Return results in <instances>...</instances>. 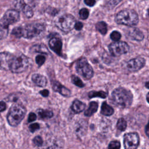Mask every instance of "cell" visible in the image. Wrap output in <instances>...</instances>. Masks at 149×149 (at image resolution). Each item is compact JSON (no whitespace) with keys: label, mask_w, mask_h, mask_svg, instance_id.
Segmentation results:
<instances>
[{"label":"cell","mask_w":149,"mask_h":149,"mask_svg":"<svg viewBox=\"0 0 149 149\" xmlns=\"http://www.w3.org/2000/svg\"><path fill=\"white\" fill-rule=\"evenodd\" d=\"M108 48L112 55L119 56L126 54L129 50V46L124 41H115L109 44Z\"/></svg>","instance_id":"8"},{"label":"cell","mask_w":149,"mask_h":149,"mask_svg":"<svg viewBox=\"0 0 149 149\" xmlns=\"http://www.w3.org/2000/svg\"><path fill=\"white\" fill-rule=\"evenodd\" d=\"M22 11L23 12L24 15L26 17L30 18V17H31L33 15V11L32 8L27 4L24 5Z\"/></svg>","instance_id":"26"},{"label":"cell","mask_w":149,"mask_h":149,"mask_svg":"<svg viewBox=\"0 0 149 149\" xmlns=\"http://www.w3.org/2000/svg\"><path fill=\"white\" fill-rule=\"evenodd\" d=\"M95 28L101 34L104 35L107 31V25L104 22H99L95 25Z\"/></svg>","instance_id":"23"},{"label":"cell","mask_w":149,"mask_h":149,"mask_svg":"<svg viewBox=\"0 0 149 149\" xmlns=\"http://www.w3.org/2000/svg\"><path fill=\"white\" fill-rule=\"evenodd\" d=\"M120 144L119 141H112L108 146V149H120Z\"/></svg>","instance_id":"32"},{"label":"cell","mask_w":149,"mask_h":149,"mask_svg":"<svg viewBox=\"0 0 149 149\" xmlns=\"http://www.w3.org/2000/svg\"><path fill=\"white\" fill-rule=\"evenodd\" d=\"M148 124H147V125L146 126V128H145L146 133L147 136H148Z\"/></svg>","instance_id":"42"},{"label":"cell","mask_w":149,"mask_h":149,"mask_svg":"<svg viewBox=\"0 0 149 149\" xmlns=\"http://www.w3.org/2000/svg\"><path fill=\"white\" fill-rule=\"evenodd\" d=\"M12 35H13L15 37L17 38H20L22 37V26L16 27L14 28L12 31Z\"/></svg>","instance_id":"28"},{"label":"cell","mask_w":149,"mask_h":149,"mask_svg":"<svg viewBox=\"0 0 149 149\" xmlns=\"http://www.w3.org/2000/svg\"><path fill=\"white\" fill-rule=\"evenodd\" d=\"M146 87L148 88V81H146Z\"/></svg>","instance_id":"44"},{"label":"cell","mask_w":149,"mask_h":149,"mask_svg":"<svg viewBox=\"0 0 149 149\" xmlns=\"http://www.w3.org/2000/svg\"><path fill=\"white\" fill-rule=\"evenodd\" d=\"M111 102L116 106L124 108L130 107L133 101V94L130 91L123 88H115L111 94Z\"/></svg>","instance_id":"1"},{"label":"cell","mask_w":149,"mask_h":149,"mask_svg":"<svg viewBox=\"0 0 149 149\" xmlns=\"http://www.w3.org/2000/svg\"><path fill=\"white\" fill-rule=\"evenodd\" d=\"M29 61L28 58L22 54L13 56L10 62L9 70L13 73H22L28 68Z\"/></svg>","instance_id":"4"},{"label":"cell","mask_w":149,"mask_h":149,"mask_svg":"<svg viewBox=\"0 0 149 149\" xmlns=\"http://www.w3.org/2000/svg\"><path fill=\"white\" fill-rule=\"evenodd\" d=\"M45 56L43 55H38L36 57V62L39 67L42 66L45 61Z\"/></svg>","instance_id":"30"},{"label":"cell","mask_w":149,"mask_h":149,"mask_svg":"<svg viewBox=\"0 0 149 149\" xmlns=\"http://www.w3.org/2000/svg\"><path fill=\"white\" fill-rule=\"evenodd\" d=\"M85 108L86 104L78 100H75L73 102L71 106V109H72V111L76 113L81 112L84 111Z\"/></svg>","instance_id":"17"},{"label":"cell","mask_w":149,"mask_h":149,"mask_svg":"<svg viewBox=\"0 0 149 149\" xmlns=\"http://www.w3.org/2000/svg\"><path fill=\"white\" fill-rule=\"evenodd\" d=\"M89 98H93V97H100L102 98H105L107 97L108 94L103 91H91L88 94Z\"/></svg>","instance_id":"24"},{"label":"cell","mask_w":149,"mask_h":149,"mask_svg":"<svg viewBox=\"0 0 149 149\" xmlns=\"http://www.w3.org/2000/svg\"><path fill=\"white\" fill-rule=\"evenodd\" d=\"M75 18L70 14H65L59 17L55 21L56 26L65 33H68L74 28Z\"/></svg>","instance_id":"6"},{"label":"cell","mask_w":149,"mask_h":149,"mask_svg":"<svg viewBox=\"0 0 149 149\" xmlns=\"http://www.w3.org/2000/svg\"><path fill=\"white\" fill-rule=\"evenodd\" d=\"M119 1H120V0H110L108 4L112 8L114 6H115L116 5H117L119 2Z\"/></svg>","instance_id":"39"},{"label":"cell","mask_w":149,"mask_h":149,"mask_svg":"<svg viewBox=\"0 0 149 149\" xmlns=\"http://www.w3.org/2000/svg\"><path fill=\"white\" fill-rule=\"evenodd\" d=\"M31 51L33 52H39L44 54H47L49 53V51L47 47L42 44L33 45L31 48Z\"/></svg>","instance_id":"19"},{"label":"cell","mask_w":149,"mask_h":149,"mask_svg":"<svg viewBox=\"0 0 149 149\" xmlns=\"http://www.w3.org/2000/svg\"><path fill=\"white\" fill-rule=\"evenodd\" d=\"M98 103L95 101H92L89 104V107H88L87 109L84 112V115L86 116H90L93 115L95 112H97L98 109Z\"/></svg>","instance_id":"20"},{"label":"cell","mask_w":149,"mask_h":149,"mask_svg":"<svg viewBox=\"0 0 149 149\" xmlns=\"http://www.w3.org/2000/svg\"><path fill=\"white\" fill-rule=\"evenodd\" d=\"M71 81L74 85H76V86H77L79 87H84V84L82 82L81 79L76 76L73 75L71 77Z\"/></svg>","instance_id":"27"},{"label":"cell","mask_w":149,"mask_h":149,"mask_svg":"<svg viewBox=\"0 0 149 149\" xmlns=\"http://www.w3.org/2000/svg\"><path fill=\"white\" fill-rule=\"evenodd\" d=\"M79 16L81 19H86L89 15V12L87 9L86 8H82L80 10L79 12Z\"/></svg>","instance_id":"29"},{"label":"cell","mask_w":149,"mask_h":149,"mask_svg":"<svg viewBox=\"0 0 149 149\" xmlns=\"http://www.w3.org/2000/svg\"><path fill=\"white\" fill-rule=\"evenodd\" d=\"M110 37L113 41H118L121 37V34L118 31H113L110 34Z\"/></svg>","instance_id":"31"},{"label":"cell","mask_w":149,"mask_h":149,"mask_svg":"<svg viewBox=\"0 0 149 149\" xmlns=\"http://www.w3.org/2000/svg\"><path fill=\"white\" fill-rule=\"evenodd\" d=\"M114 113V110L112 107L108 105L106 102L102 104L101 108V113L105 116H111Z\"/></svg>","instance_id":"18"},{"label":"cell","mask_w":149,"mask_h":149,"mask_svg":"<svg viewBox=\"0 0 149 149\" xmlns=\"http://www.w3.org/2000/svg\"><path fill=\"white\" fill-rule=\"evenodd\" d=\"M94 1H95V2H97V1H98V0H94Z\"/></svg>","instance_id":"45"},{"label":"cell","mask_w":149,"mask_h":149,"mask_svg":"<svg viewBox=\"0 0 149 149\" xmlns=\"http://www.w3.org/2000/svg\"><path fill=\"white\" fill-rule=\"evenodd\" d=\"M45 26L40 23H32L22 26V37L32 38L39 36L45 30Z\"/></svg>","instance_id":"5"},{"label":"cell","mask_w":149,"mask_h":149,"mask_svg":"<svg viewBox=\"0 0 149 149\" xmlns=\"http://www.w3.org/2000/svg\"><path fill=\"white\" fill-rule=\"evenodd\" d=\"M115 21L120 24L134 26L139 22L137 13L132 9H125L120 11L115 17Z\"/></svg>","instance_id":"2"},{"label":"cell","mask_w":149,"mask_h":149,"mask_svg":"<svg viewBox=\"0 0 149 149\" xmlns=\"http://www.w3.org/2000/svg\"><path fill=\"white\" fill-rule=\"evenodd\" d=\"M83 27V24L81 22H76L75 23V25H74V28L76 30H80L82 29Z\"/></svg>","instance_id":"37"},{"label":"cell","mask_w":149,"mask_h":149,"mask_svg":"<svg viewBox=\"0 0 149 149\" xmlns=\"http://www.w3.org/2000/svg\"><path fill=\"white\" fill-rule=\"evenodd\" d=\"M50 48L56 54L62 56V42L61 40L58 37H52L49 41Z\"/></svg>","instance_id":"13"},{"label":"cell","mask_w":149,"mask_h":149,"mask_svg":"<svg viewBox=\"0 0 149 149\" xmlns=\"http://www.w3.org/2000/svg\"><path fill=\"white\" fill-rule=\"evenodd\" d=\"M40 125L38 123H32L29 126V130L31 132L33 133L34 132H36V130H38L40 129Z\"/></svg>","instance_id":"35"},{"label":"cell","mask_w":149,"mask_h":149,"mask_svg":"<svg viewBox=\"0 0 149 149\" xmlns=\"http://www.w3.org/2000/svg\"><path fill=\"white\" fill-rule=\"evenodd\" d=\"M126 127H127V123L126 120L122 118H119L116 123L117 129L120 131H124L126 130Z\"/></svg>","instance_id":"25"},{"label":"cell","mask_w":149,"mask_h":149,"mask_svg":"<svg viewBox=\"0 0 149 149\" xmlns=\"http://www.w3.org/2000/svg\"><path fill=\"white\" fill-rule=\"evenodd\" d=\"M145 62V59L143 58L137 57L129 60L126 64V68L131 72H137L144 66Z\"/></svg>","instance_id":"10"},{"label":"cell","mask_w":149,"mask_h":149,"mask_svg":"<svg viewBox=\"0 0 149 149\" xmlns=\"http://www.w3.org/2000/svg\"><path fill=\"white\" fill-rule=\"evenodd\" d=\"M8 26L0 20V40L5 38L8 33Z\"/></svg>","instance_id":"22"},{"label":"cell","mask_w":149,"mask_h":149,"mask_svg":"<svg viewBox=\"0 0 149 149\" xmlns=\"http://www.w3.org/2000/svg\"><path fill=\"white\" fill-rule=\"evenodd\" d=\"M52 88L55 91L59 93L63 96L68 97L71 95V91L58 81H54L52 83Z\"/></svg>","instance_id":"14"},{"label":"cell","mask_w":149,"mask_h":149,"mask_svg":"<svg viewBox=\"0 0 149 149\" xmlns=\"http://www.w3.org/2000/svg\"><path fill=\"white\" fill-rule=\"evenodd\" d=\"M19 19L20 15L17 10L9 9L6 12L1 20L9 26L10 24L18 22Z\"/></svg>","instance_id":"11"},{"label":"cell","mask_w":149,"mask_h":149,"mask_svg":"<svg viewBox=\"0 0 149 149\" xmlns=\"http://www.w3.org/2000/svg\"><path fill=\"white\" fill-rule=\"evenodd\" d=\"M84 3L88 6H93L96 2L94 0H84Z\"/></svg>","instance_id":"38"},{"label":"cell","mask_w":149,"mask_h":149,"mask_svg":"<svg viewBox=\"0 0 149 149\" xmlns=\"http://www.w3.org/2000/svg\"><path fill=\"white\" fill-rule=\"evenodd\" d=\"M37 118V116L36 115L33 113V112H30L29 115V117H28V122L30 123L32 122L33 121H34Z\"/></svg>","instance_id":"36"},{"label":"cell","mask_w":149,"mask_h":149,"mask_svg":"<svg viewBox=\"0 0 149 149\" xmlns=\"http://www.w3.org/2000/svg\"><path fill=\"white\" fill-rule=\"evenodd\" d=\"M6 109V104L3 101H0V112L5 111Z\"/></svg>","instance_id":"41"},{"label":"cell","mask_w":149,"mask_h":149,"mask_svg":"<svg viewBox=\"0 0 149 149\" xmlns=\"http://www.w3.org/2000/svg\"><path fill=\"white\" fill-rule=\"evenodd\" d=\"M26 5L25 2H24L23 0H16V4H15V7L17 10H22L23 7Z\"/></svg>","instance_id":"34"},{"label":"cell","mask_w":149,"mask_h":149,"mask_svg":"<svg viewBox=\"0 0 149 149\" xmlns=\"http://www.w3.org/2000/svg\"><path fill=\"white\" fill-rule=\"evenodd\" d=\"M148 97H149V95H148V93H147V95H146V100H147V101L148 102Z\"/></svg>","instance_id":"43"},{"label":"cell","mask_w":149,"mask_h":149,"mask_svg":"<svg viewBox=\"0 0 149 149\" xmlns=\"http://www.w3.org/2000/svg\"><path fill=\"white\" fill-rule=\"evenodd\" d=\"M37 112L40 118L44 119L51 118L53 116V112L50 110H45L43 109H39L37 110Z\"/></svg>","instance_id":"21"},{"label":"cell","mask_w":149,"mask_h":149,"mask_svg":"<svg viewBox=\"0 0 149 149\" xmlns=\"http://www.w3.org/2000/svg\"><path fill=\"white\" fill-rule=\"evenodd\" d=\"M76 70L79 74L86 80L91 79L94 74L91 66L88 63L87 59L84 58L80 59L77 62L76 65Z\"/></svg>","instance_id":"7"},{"label":"cell","mask_w":149,"mask_h":149,"mask_svg":"<svg viewBox=\"0 0 149 149\" xmlns=\"http://www.w3.org/2000/svg\"><path fill=\"white\" fill-rule=\"evenodd\" d=\"M129 36L131 39L138 41H141L144 38L143 33L137 28H133L130 29L129 32Z\"/></svg>","instance_id":"16"},{"label":"cell","mask_w":149,"mask_h":149,"mask_svg":"<svg viewBox=\"0 0 149 149\" xmlns=\"http://www.w3.org/2000/svg\"><path fill=\"white\" fill-rule=\"evenodd\" d=\"M26 112V109L22 105H13L10 107L7 116V120L9 125L12 126H17L24 118Z\"/></svg>","instance_id":"3"},{"label":"cell","mask_w":149,"mask_h":149,"mask_svg":"<svg viewBox=\"0 0 149 149\" xmlns=\"http://www.w3.org/2000/svg\"><path fill=\"white\" fill-rule=\"evenodd\" d=\"M31 79L39 87H45L47 83V80L46 77L40 74L35 73L33 74Z\"/></svg>","instance_id":"15"},{"label":"cell","mask_w":149,"mask_h":149,"mask_svg":"<svg viewBox=\"0 0 149 149\" xmlns=\"http://www.w3.org/2000/svg\"><path fill=\"white\" fill-rule=\"evenodd\" d=\"M13 55L8 52L0 53V69L9 70V66Z\"/></svg>","instance_id":"12"},{"label":"cell","mask_w":149,"mask_h":149,"mask_svg":"<svg viewBox=\"0 0 149 149\" xmlns=\"http://www.w3.org/2000/svg\"><path fill=\"white\" fill-rule=\"evenodd\" d=\"M139 144V136L137 133H128L125 134L123 145L125 149H136Z\"/></svg>","instance_id":"9"},{"label":"cell","mask_w":149,"mask_h":149,"mask_svg":"<svg viewBox=\"0 0 149 149\" xmlns=\"http://www.w3.org/2000/svg\"><path fill=\"white\" fill-rule=\"evenodd\" d=\"M33 144L36 146H37V147H40L42 146V143H43V141H42V139L41 138V136H36L33 140Z\"/></svg>","instance_id":"33"},{"label":"cell","mask_w":149,"mask_h":149,"mask_svg":"<svg viewBox=\"0 0 149 149\" xmlns=\"http://www.w3.org/2000/svg\"><path fill=\"white\" fill-rule=\"evenodd\" d=\"M49 91L48 90H43L40 91V94L43 97H48L49 95Z\"/></svg>","instance_id":"40"}]
</instances>
